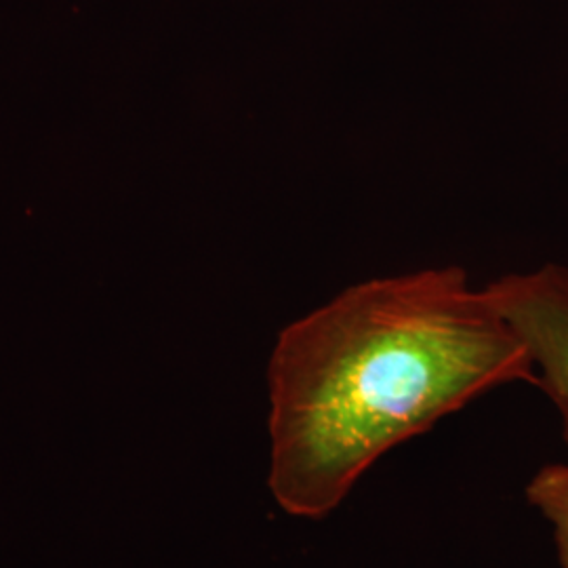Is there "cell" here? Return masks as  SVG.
Masks as SVG:
<instances>
[{"label": "cell", "instance_id": "1", "mask_svg": "<svg viewBox=\"0 0 568 568\" xmlns=\"http://www.w3.org/2000/svg\"><path fill=\"white\" fill-rule=\"evenodd\" d=\"M516 382L537 386L528 349L464 267L352 284L274 344L267 487L326 518L389 450Z\"/></svg>", "mask_w": 568, "mask_h": 568}, {"label": "cell", "instance_id": "2", "mask_svg": "<svg viewBox=\"0 0 568 568\" xmlns=\"http://www.w3.org/2000/svg\"><path fill=\"white\" fill-rule=\"evenodd\" d=\"M497 312L528 349L541 387L562 417L568 447V270L548 264L485 284Z\"/></svg>", "mask_w": 568, "mask_h": 568}, {"label": "cell", "instance_id": "3", "mask_svg": "<svg viewBox=\"0 0 568 568\" xmlns=\"http://www.w3.org/2000/svg\"><path fill=\"white\" fill-rule=\"evenodd\" d=\"M528 504L554 530L560 568H568V464L541 467L527 487Z\"/></svg>", "mask_w": 568, "mask_h": 568}]
</instances>
